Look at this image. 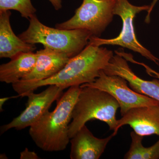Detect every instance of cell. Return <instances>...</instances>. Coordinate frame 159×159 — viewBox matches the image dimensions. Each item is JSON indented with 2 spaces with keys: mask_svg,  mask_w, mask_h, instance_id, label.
Returning a JSON list of instances; mask_svg holds the SVG:
<instances>
[{
  "mask_svg": "<svg viewBox=\"0 0 159 159\" xmlns=\"http://www.w3.org/2000/svg\"><path fill=\"white\" fill-rule=\"evenodd\" d=\"M114 56L107 48L89 42L79 54L70 58L63 68L48 79L34 82L20 81L12 84L20 97L39 88L55 85L64 90L73 86H80L94 82L105 68Z\"/></svg>",
  "mask_w": 159,
  "mask_h": 159,
  "instance_id": "cell-1",
  "label": "cell"
},
{
  "mask_svg": "<svg viewBox=\"0 0 159 159\" xmlns=\"http://www.w3.org/2000/svg\"><path fill=\"white\" fill-rule=\"evenodd\" d=\"M80 86H73L62 95L53 111H47L30 127L29 134L39 148L44 151L65 150L70 142L69 128Z\"/></svg>",
  "mask_w": 159,
  "mask_h": 159,
  "instance_id": "cell-2",
  "label": "cell"
},
{
  "mask_svg": "<svg viewBox=\"0 0 159 159\" xmlns=\"http://www.w3.org/2000/svg\"><path fill=\"white\" fill-rule=\"evenodd\" d=\"M69 125V135L73 138L88 121L94 119L105 122L110 130L116 128V112L120 108L118 101L107 92L89 87H80Z\"/></svg>",
  "mask_w": 159,
  "mask_h": 159,
  "instance_id": "cell-3",
  "label": "cell"
},
{
  "mask_svg": "<svg viewBox=\"0 0 159 159\" xmlns=\"http://www.w3.org/2000/svg\"><path fill=\"white\" fill-rule=\"evenodd\" d=\"M28 29L19 35L25 42L42 44L45 48L64 53L70 57L79 54L88 44L92 34L85 29L63 30L44 25L35 15L29 19Z\"/></svg>",
  "mask_w": 159,
  "mask_h": 159,
  "instance_id": "cell-4",
  "label": "cell"
},
{
  "mask_svg": "<svg viewBox=\"0 0 159 159\" xmlns=\"http://www.w3.org/2000/svg\"><path fill=\"white\" fill-rule=\"evenodd\" d=\"M116 0H83L81 5L70 19L56 24L63 30H88L93 36L99 37L112 21Z\"/></svg>",
  "mask_w": 159,
  "mask_h": 159,
  "instance_id": "cell-5",
  "label": "cell"
},
{
  "mask_svg": "<svg viewBox=\"0 0 159 159\" xmlns=\"http://www.w3.org/2000/svg\"><path fill=\"white\" fill-rule=\"evenodd\" d=\"M150 6H134L128 0H116L114 9V14L121 17L122 28L120 34L111 39H104L96 36H91L89 43L95 45H117L126 48L139 53L157 65H159V59L155 56L148 49L139 42L135 33L134 20L138 13L143 11H148Z\"/></svg>",
  "mask_w": 159,
  "mask_h": 159,
  "instance_id": "cell-6",
  "label": "cell"
},
{
  "mask_svg": "<svg viewBox=\"0 0 159 159\" xmlns=\"http://www.w3.org/2000/svg\"><path fill=\"white\" fill-rule=\"evenodd\" d=\"M127 83L123 77L107 75L102 70L94 82L84 84L80 86L99 89L110 94L119 102L122 116L131 109L159 105V101L129 88Z\"/></svg>",
  "mask_w": 159,
  "mask_h": 159,
  "instance_id": "cell-7",
  "label": "cell"
},
{
  "mask_svg": "<svg viewBox=\"0 0 159 159\" xmlns=\"http://www.w3.org/2000/svg\"><path fill=\"white\" fill-rule=\"evenodd\" d=\"M49 86L39 93L30 92L22 96L28 97L25 109L11 122L1 126V134L12 128L19 130L30 127L49 111L53 102L59 99L64 90L57 86Z\"/></svg>",
  "mask_w": 159,
  "mask_h": 159,
  "instance_id": "cell-8",
  "label": "cell"
},
{
  "mask_svg": "<svg viewBox=\"0 0 159 159\" xmlns=\"http://www.w3.org/2000/svg\"><path fill=\"white\" fill-rule=\"evenodd\" d=\"M116 54L103 70L104 73L108 75H118L123 77L135 92L159 101L158 80L155 78L149 81L141 79L131 69L125 58Z\"/></svg>",
  "mask_w": 159,
  "mask_h": 159,
  "instance_id": "cell-9",
  "label": "cell"
},
{
  "mask_svg": "<svg viewBox=\"0 0 159 159\" xmlns=\"http://www.w3.org/2000/svg\"><path fill=\"white\" fill-rule=\"evenodd\" d=\"M129 125L134 131L142 136H159V105L140 107L131 109L117 121L113 133L116 135L119 128Z\"/></svg>",
  "mask_w": 159,
  "mask_h": 159,
  "instance_id": "cell-10",
  "label": "cell"
},
{
  "mask_svg": "<svg viewBox=\"0 0 159 159\" xmlns=\"http://www.w3.org/2000/svg\"><path fill=\"white\" fill-rule=\"evenodd\" d=\"M116 135L113 133L105 139L94 136L84 125L71 138V159H98L103 153L107 144Z\"/></svg>",
  "mask_w": 159,
  "mask_h": 159,
  "instance_id": "cell-11",
  "label": "cell"
},
{
  "mask_svg": "<svg viewBox=\"0 0 159 159\" xmlns=\"http://www.w3.org/2000/svg\"><path fill=\"white\" fill-rule=\"evenodd\" d=\"M36 54L34 68L20 81L34 82L48 79L63 68L70 59L64 53L46 48L36 51Z\"/></svg>",
  "mask_w": 159,
  "mask_h": 159,
  "instance_id": "cell-12",
  "label": "cell"
},
{
  "mask_svg": "<svg viewBox=\"0 0 159 159\" xmlns=\"http://www.w3.org/2000/svg\"><path fill=\"white\" fill-rule=\"evenodd\" d=\"M11 12L0 11V57L11 59L22 52H33L35 44L25 42L16 36L11 28L10 17Z\"/></svg>",
  "mask_w": 159,
  "mask_h": 159,
  "instance_id": "cell-13",
  "label": "cell"
},
{
  "mask_svg": "<svg viewBox=\"0 0 159 159\" xmlns=\"http://www.w3.org/2000/svg\"><path fill=\"white\" fill-rule=\"evenodd\" d=\"M36 61V53L22 52L0 66V81L14 84L20 81L33 70Z\"/></svg>",
  "mask_w": 159,
  "mask_h": 159,
  "instance_id": "cell-14",
  "label": "cell"
},
{
  "mask_svg": "<svg viewBox=\"0 0 159 159\" xmlns=\"http://www.w3.org/2000/svg\"><path fill=\"white\" fill-rule=\"evenodd\" d=\"M132 142L125 153V159H159V140L152 146L145 147L142 145L144 137L134 131L130 133Z\"/></svg>",
  "mask_w": 159,
  "mask_h": 159,
  "instance_id": "cell-15",
  "label": "cell"
},
{
  "mask_svg": "<svg viewBox=\"0 0 159 159\" xmlns=\"http://www.w3.org/2000/svg\"><path fill=\"white\" fill-rule=\"evenodd\" d=\"M10 10L18 11L22 17L28 20L36 11L31 0H0V11Z\"/></svg>",
  "mask_w": 159,
  "mask_h": 159,
  "instance_id": "cell-16",
  "label": "cell"
},
{
  "mask_svg": "<svg viewBox=\"0 0 159 159\" xmlns=\"http://www.w3.org/2000/svg\"><path fill=\"white\" fill-rule=\"evenodd\" d=\"M132 55H129L128 57H127V61H130L131 62L133 63L134 64H137L139 65H141L144 67L145 69V70L146 71V73H147L149 76L157 78V79L159 81V73H158L157 71L152 70V69L149 67L148 66L146 65V64L143 63L138 62V61H136L134 59Z\"/></svg>",
  "mask_w": 159,
  "mask_h": 159,
  "instance_id": "cell-17",
  "label": "cell"
},
{
  "mask_svg": "<svg viewBox=\"0 0 159 159\" xmlns=\"http://www.w3.org/2000/svg\"><path fill=\"white\" fill-rule=\"evenodd\" d=\"M38 157L36 153L34 152L30 151L27 148H26L24 151L21 152L20 155V159H38Z\"/></svg>",
  "mask_w": 159,
  "mask_h": 159,
  "instance_id": "cell-18",
  "label": "cell"
},
{
  "mask_svg": "<svg viewBox=\"0 0 159 159\" xmlns=\"http://www.w3.org/2000/svg\"><path fill=\"white\" fill-rule=\"evenodd\" d=\"M159 0H153L152 2L151 3L150 5H149L150 7H149V9H148V11H147V14L145 19V22L147 23V24H148V23L150 22V15L151 14L152 11L153 10L154 7L155 6L156 4H157V2Z\"/></svg>",
  "mask_w": 159,
  "mask_h": 159,
  "instance_id": "cell-19",
  "label": "cell"
},
{
  "mask_svg": "<svg viewBox=\"0 0 159 159\" xmlns=\"http://www.w3.org/2000/svg\"><path fill=\"white\" fill-rule=\"evenodd\" d=\"M49 1L53 5L55 10H59L62 8L61 0H49Z\"/></svg>",
  "mask_w": 159,
  "mask_h": 159,
  "instance_id": "cell-20",
  "label": "cell"
},
{
  "mask_svg": "<svg viewBox=\"0 0 159 159\" xmlns=\"http://www.w3.org/2000/svg\"><path fill=\"white\" fill-rule=\"evenodd\" d=\"M20 97L19 95H18V96H13V97H4V98H1V99H0V109H1V111H2V108L3 106L6 101H8L9 99H12V98H17V97Z\"/></svg>",
  "mask_w": 159,
  "mask_h": 159,
  "instance_id": "cell-21",
  "label": "cell"
}]
</instances>
